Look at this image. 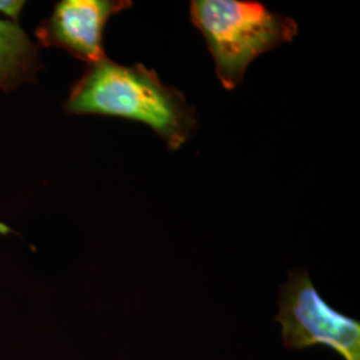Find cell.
Wrapping results in <instances>:
<instances>
[{
  "mask_svg": "<svg viewBox=\"0 0 360 360\" xmlns=\"http://www.w3.org/2000/svg\"><path fill=\"white\" fill-rule=\"evenodd\" d=\"M65 110L75 115L115 116L147 124L171 151L190 139L198 123L186 96L166 86L154 70L119 65L107 56L87 65L71 87Z\"/></svg>",
  "mask_w": 360,
  "mask_h": 360,
  "instance_id": "obj_1",
  "label": "cell"
},
{
  "mask_svg": "<svg viewBox=\"0 0 360 360\" xmlns=\"http://www.w3.org/2000/svg\"><path fill=\"white\" fill-rule=\"evenodd\" d=\"M191 20L205 37L215 71L226 90L236 89L259 55L292 41L295 20L259 1L195 0Z\"/></svg>",
  "mask_w": 360,
  "mask_h": 360,
  "instance_id": "obj_2",
  "label": "cell"
},
{
  "mask_svg": "<svg viewBox=\"0 0 360 360\" xmlns=\"http://www.w3.org/2000/svg\"><path fill=\"white\" fill-rule=\"evenodd\" d=\"M274 321L281 326L284 347L306 349L318 345L343 360H360V323L333 309L315 288L306 270L294 271L281 288Z\"/></svg>",
  "mask_w": 360,
  "mask_h": 360,
  "instance_id": "obj_3",
  "label": "cell"
},
{
  "mask_svg": "<svg viewBox=\"0 0 360 360\" xmlns=\"http://www.w3.org/2000/svg\"><path fill=\"white\" fill-rule=\"evenodd\" d=\"M129 7V0H60L51 15L40 22L35 35L41 47L62 49L92 65L105 58V25Z\"/></svg>",
  "mask_w": 360,
  "mask_h": 360,
  "instance_id": "obj_4",
  "label": "cell"
},
{
  "mask_svg": "<svg viewBox=\"0 0 360 360\" xmlns=\"http://www.w3.org/2000/svg\"><path fill=\"white\" fill-rule=\"evenodd\" d=\"M43 68L39 47L26 31L19 23L0 19V90L11 92L25 82H35Z\"/></svg>",
  "mask_w": 360,
  "mask_h": 360,
  "instance_id": "obj_5",
  "label": "cell"
},
{
  "mask_svg": "<svg viewBox=\"0 0 360 360\" xmlns=\"http://www.w3.org/2000/svg\"><path fill=\"white\" fill-rule=\"evenodd\" d=\"M26 6V1L22 0H0V13L7 16L8 20L19 23L20 13Z\"/></svg>",
  "mask_w": 360,
  "mask_h": 360,
  "instance_id": "obj_6",
  "label": "cell"
},
{
  "mask_svg": "<svg viewBox=\"0 0 360 360\" xmlns=\"http://www.w3.org/2000/svg\"><path fill=\"white\" fill-rule=\"evenodd\" d=\"M10 232V227H7L6 224L0 223V233H8Z\"/></svg>",
  "mask_w": 360,
  "mask_h": 360,
  "instance_id": "obj_7",
  "label": "cell"
}]
</instances>
